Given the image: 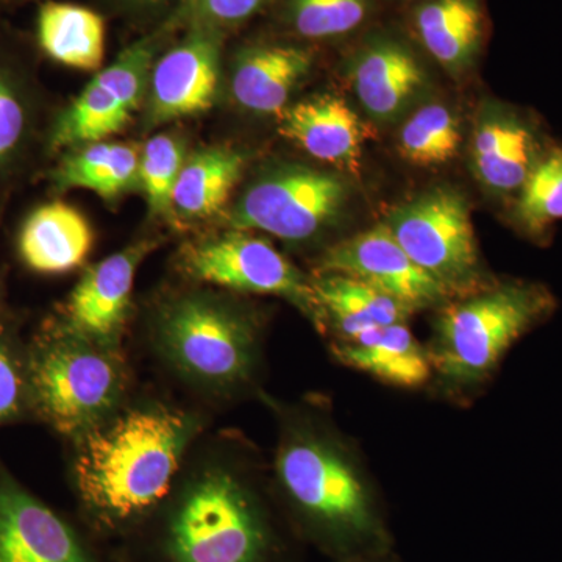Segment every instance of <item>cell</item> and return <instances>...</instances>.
Here are the masks:
<instances>
[{
  "mask_svg": "<svg viewBox=\"0 0 562 562\" xmlns=\"http://www.w3.org/2000/svg\"><path fill=\"white\" fill-rule=\"evenodd\" d=\"M409 24L432 60L447 72L462 74L483 49L487 18L483 0H416Z\"/></svg>",
  "mask_w": 562,
  "mask_h": 562,
  "instance_id": "17",
  "label": "cell"
},
{
  "mask_svg": "<svg viewBox=\"0 0 562 562\" xmlns=\"http://www.w3.org/2000/svg\"><path fill=\"white\" fill-rule=\"evenodd\" d=\"M183 265L190 276L206 283L286 299L324 327L313 283L265 239L244 231L227 233L188 247Z\"/></svg>",
  "mask_w": 562,
  "mask_h": 562,
  "instance_id": "9",
  "label": "cell"
},
{
  "mask_svg": "<svg viewBox=\"0 0 562 562\" xmlns=\"http://www.w3.org/2000/svg\"><path fill=\"white\" fill-rule=\"evenodd\" d=\"M244 162L239 151L225 147L191 155L173 188V211L188 220H206L220 213L241 180Z\"/></svg>",
  "mask_w": 562,
  "mask_h": 562,
  "instance_id": "24",
  "label": "cell"
},
{
  "mask_svg": "<svg viewBox=\"0 0 562 562\" xmlns=\"http://www.w3.org/2000/svg\"><path fill=\"white\" fill-rule=\"evenodd\" d=\"M269 0H180L173 25H211L225 29L243 24L268 5Z\"/></svg>",
  "mask_w": 562,
  "mask_h": 562,
  "instance_id": "30",
  "label": "cell"
},
{
  "mask_svg": "<svg viewBox=\"0 0 562 562\" xmlns=\"http://www.w3.org/2000/svg\"><path fill=\"white\" fill-rule=\"evenodd\" d=\"M184 165L183 144L171 135L154 136L139 151L138 187L151 213L171 214L173 188Z\"/></svg>",
  "mask_w": 562,
  "mask_h": 562,
  "instance_id": "29",
  "label": "cell"
},
{
  "mask_svg": "<svg viewBox=\"0 0 562 562\" xmlns=\"http://www.w3.org/2000/svg\"><path fill=\"white\" fill-rule=\"evenodd\" d=\"M31 380L41 412L52 425L65 435L87 436L120 401L124 371L109 344L72 333L40 350Z\"/></svg>",
  "mask_w": 562,
  "mask_h": 562,
  "instance_id": "6",
  "label": "cell"
},
{
  "mask_svg": "<svg viewBox=\"0 0 562 562\" xmlns=\"http://www.w3.org/2000/svg\"><path fill=\"white\" fill-rule=\"evenodd\" d=\"M165 357L192 382L235 390L257 368V331L241 313L203 295L169 305L158 324Z\"/></svg>",
  "mask_w": 562,
  "mask_h": 562,
  "instance_id": "5",
  "label": "cell"
},
{
  "mask_svg": "<svg viewBox=\"0 0 562 562\" xmlns=\"http://www.w3.org/2000/svg\"><path fill=\"white\" fill-rule=\"evenodd\" d=\"M36 41L52 60L68 68L95 70L105 58V20L90 7L47 0L36 14Z\"/></svg>",
  "mask_w": 562,
  "mask_h": 562,
  "instance_id": "23",
  "label": "cell"
},
{
  "mask_svg": "<svg viewBox=\"0 0 562 562\" xmlns=\"http://www.w3.org/2000/svg\"><path fill=\"white\" fill-rule=\"evenodd\" d=\"M91 225L83 214L63 202L47 203L29 217L21 232L22 258L33 271L61 273L87 260Z\"/></svg>",
  "mask_w": 562,
  "mask_h": 562,
  "instance_id": "22",
  "label": "cell"
},
{
  "mask_svg": "<svg viewBox=\"0 0 562 562\" xmlns=\"http://www.w3.org/2000/svg\"><path fill=\"white\" fill-rule=\"evenodd\" d=\"M517 220L528 232L541 233L562 220V149L539 158L520 188Z\"/></svg>",
  "mask_w": 562,
  "mask_h": 562,
  "instance_id": "28",
  "label": "cell"
},
{
  "mask_svg": "<svg viewBox=\"0 0 562 562\" xmlns=\"http://www.w3.org/2000/svg\"><path fill=\"white\" fill-rule=\"evenodd\" d=\"M386 225L409 258L450 295L475 292L482 276L464 195L450 188H435L397 206Z\"/></svg>",
  "mask_w": 562,
  "mask_h": 562,
  "instance_id": "7",
  "label": "cell"
},
{
  "mask_svg": "<svg viewBox=\"0 0 562 562\" xmlns=\"http://www.w3.org/2000/svg\"><path fill=\"white\" fill-rule=\"evenodd\" d=\"M0 562H113L31 492L0 479Z\"/></svg>",
  "mask_w": 562,
  "mask_h": 562,
  "instance_id": "12",
  "label": "cell"
},
{
  "mask_svg": "<svg viewBox=\"0 0 562 562\" xmlns=\"http://www.w3.org/2000/svg\"><path fill=\"white\" fill-rule=\"evenodd\" d=\"M351 79L366 111L376 120H391L424 90L427 70L412 44L394 33L376 32L355 55Z\"/></svg>",
  "mask_w": 562,
  "mask_h": 562,
  "instance_id": "14",
  "label": "cell"
},
{
  "mask_svg": "<svg viewBox=\"0 0 562 562\" xmlns=\"http://www.w3.org/2000/svg\"><path fill=\"white\" fill-rule=\"evenodd\" d=\"M224 44L221 29L188 25L184 35L158 55L150 70V124L194 116L213 106Z\"/></svg>",
  "mask_w": 562,
  "mask_h": 562,
  "instance_id": "11",
  "label": "cell"
},
{
  "mask_svg": "<svg viewBox=\"0 0 562 562\" xmlns=\"http://www.w3.org/2000/svg\"><path fill=\"white\" fill-rule=\"evenodd\" d=\"M279 131L317 160L357 171L366 132L360 117L336 95H319L281 111Z\"/></svg>",
  "mask_w": 562,
  "mask_h": 562,
  "instance_id": "18",
  "label": "cell"
},
{
  "mask_svg": "<svg viewBox=\"0 0 562 562\" xmlns=\"http://www.w3.org/2000/svg\"><path fill=\"white\" fill-rule=\"evenodd\" d=\"M472 161L484 187L497 192L519 191L539 161L538 140L514 114H491L473 133Z\"/></svg>",
  "mask_w": 562,
  "mask_h": 562,
  "instance_id": "21",
  "label": "cell"
},
{
  "mask_svg": "<svg viewBox=\"0 0 562 562\" xmlns=\"http://www.w3.org/2000/svg\"><path fill=\"white\" fill-rule=\"evenodd\" d=\"M372 0H286L284 16L295 35L324 41L350 35L362 27Z\"/></svg>",
  "mask_w": 562,
  "mask_h": 562,
  "instance_id": "27",
  "label": "cell"
},
{
  "mask_svg": "<svg viewBox=\"0 0 562 562\" xmlns=\"http://www.w3.org/2000/svg\"><path fill=\"white\" fill-rule=\"evenodd\" d=\"M387 553L383 554H364V557L347 558V560H339L338 562H387Z\"/></svg>",
  "mask_w": 562,
  "mask_h": 562,
  "instance_id": "34",
  "label": "cell"
},
{
  "mask_svg": "<svg viewBox=\"0 0 562 562\" xmlns=\"http://www.w3.org/2000/svg\"><path fill=\"white\" fill-rule=\"evenodd\" d=\"M314 54L297 43H254L236 52L232 94L246 110L279 114L313 68Z\"/></svg>",
  "mask_w": 562,
  "mask_h": 562,
  "instance_id": "15",
  "label": "cell"
},
{
  "mask_svg": "<svg viewBox=\"0 0 562 562\" xmlns=\"http://www.w3.org/2000/svg\"><path fill=\"white\" fill-rule=\"evenodd\" d=\"M190 436V420L168 409H138L85 436L76 484L92 530H146L171 491Z\"/></svg>",
  "mask_w": 562,
  "mask_h": 562,
  "instance_id": "2",
  "label": "cell"
},
{
  "mask_svg": "<svg viewBox=\"0 0 562 562\" xmlns=\"http://www.w3.org/2000/svg\"><path fill=\"white\" fill-rule=\"evenodd\" d=\"M173 27L166 22L160 32L136 41L113 65L99 70L55 125L54 147L77 149L120 133L143 101L151 66Z\"/></svg>",
  "mask_w": 562,
  "mask_h": 562,
  "instance_id": "10",
  "label": "cell"
},
{
  "mask_svg": "<svg viewBox=\"0 0 562 562\" xmlns=\"http://www.w3.org/2000/svg\"><path fill=\"white\" fill-rule=\"evenodd\" d=\"M331 351L342 364L402 390H417L432 379L430 355L406 324L386 325L351 341H336Z\"/></svg>",
  "mask_w": 562,
  "mask_h": 562,
  "instance_id": "19",
  "label": "cell"
},
{
  "mask_svg": "<svg viewBox=\"0 0 562 562\" xmlns=\"http://www.w3.org/2000/svg\"><path fill=\"white\" fill-rule=\"evenodd\" d=\"M277 483L302 536L336 560L383 554L390 531L360 460L338 432L314 420L288 422Z\"/></svg>",
  "mask_w": 562,
  "mask_h": 562,
  "instance_id": "1",
  "label": "cell"
},
{
  "mask_svg": "<svg viewBox=\"0 0 562 562\" xmlns=\"http://www.w3.org/2000/svg\"><path fill=\"white\" fill-rule=\"evenodd\" d=\"M147 246L111 255L85 273L68 302L74 335L109 344L127 316L136 268Z\"/></svg>",
  "mask_w": 562,
  "mask_h": 562,
  "instance_id": "16",
  "label": "cell"
},
{
  "mask_svg": "<svg viewBox=\"0 0 562 562\" xmlns=\"http://www.w3.org/2000/svg\"><path fill=\"white\" fill-rule=\"evenodd\" d=\"M460 146V122L441 103L422 106L401 132L402 157L417 166L446 165L457 157Z\"/></svg>",
  "mask_w": 562,
  "mask_h": 562,
  "instance_id": "26",
  "label": "cell"
},
{
  "mask_svg": "<svg viewBox=\"0 0 562 562\" xmlns=\"http://www.w3.org/2000/svg\"><path fill=\"white\" fill-rule=\"evenodd\" d=\"M139 151L132 144L99 143L77 147L55 172L61 190L81 188L106 201L138 187Z\"/></svg>",
  "mask_w": 562,
  "mask_h": 562,
  "instance_id": "25",
  "label": "cell"
},
{
  "mask_svg": "<svg viewBox=\"0 0 562 562\" xmlns=\"http://www.w3.org/2000/svg\"><path fill=\"white\" fill-rule=\"evenodd\" d=\"M314 294L324 319L333 325L336 341H351L375 328L406 324L412 308L386 292L341 273H322L313 281Z\"/></svg>",
  "mask_w": 562,
  "mask_h": 562,
  "instance_id": "20",
  "label": "cell"
},
{
  "mask_svg": "<svg viewBox=\"0 0 562 562\" xmlns=\"http://www.w3.org/2000/svg\"><path fill=\"white\" fill-rule=\"evenodd\" d=\"M113 2L117 3V5L124 7V9L135 11H155L165 9V7L169 5L173 0H113Z\"/></svg>",
  "mask_w": 562,
  "mask_h": 562,
  "instance_id": "33",
  "label": "cell"
},
{
  "mask_svg": "<svg viewBox=\"0 0 562 562\" xmlns=\"http://www.w3.org/2000/svg\"><path fill=\"white\" fill-rule=\"evenodd\" d=\"M25 127V113L10 80L0 70V160L16 149Z\"/></svg>",
  "mask_w": 562,
  "mask_h": 562,
  "instance_id": "31",
  "label": "cell"
},
{
  "mask_svg": "<svg viewBox=\"0 0 562 562\" xmlns=\"http://www.w3.org/2000/svg\"><path fill=\"white\" fill-rule=\"evenodd\" d=\"M150 562H279L281 542L246 480L211 469L151 520Z\"/></svg>",
  "mask_w": 562,
  "mask_h": 562,
  "instance_id": "3",
  "label": "cell"
},
{
  "mask_svg": "<svg viewBox=\"0 0 562 562\" xmlns=\"http://www.w3.org/2000/svg\"><path fill=\"white\" fill-rule=\"evenodd\" d=\"M24 382L10 350L0 342V420L9 419L20 408Z\"/></svg>",
  "mask_w": 562,
  "mask_h": 562,
  "instance_id": "32",
  "label": "cell"
},
{
  "mask_svg": "<svg viewBox=\"0 0 562 562\" xmlns=\"http://www.w3.org/2000/svg\"><path fill=\"white\" fill-rule=\"evenodd\" d=\"M322 273H341L366 281L405 303L414 313L450 297L441 284L409 258L386 224L335 244L319 262Z\"/></svg>",
  "mask_w": 562,
  "mask_h": 562,
  "instance_id": "13",
  "label": "cell"
},
{
  "mask_svg": "<svg viewBox=\"0 0 562 562\" xmlns=\"http://www.w3.org/2000/svg\"><path fill=\"white\" fill-rule=\"evenodd\" d=\"M346 201L347 187L339 177L292 166L257 181L233 209L231 225L305 241L335 221Z\"/></svg>",
  "mask_w": 562,
  "mask_h": 562,
  "instance_id": "8",
  "label": "cell"
},
{
  "mask_svg": "<svg viewBox=\"0 0 562 562\" xmlns=\"http://www.w3.org/2000/svg\"><path fill=\"white\" fill-rule=\"evenodd\" d=\"M552 295L536 284L508 283L462 295L435 324L432 375L449 394L479 390L506 351L552 312Z\"/></svg>",
  "mask_w": 562,
  "mask_h": 562,
  "instance_id": "4",
  "label": "cell"
}]
</instances>
